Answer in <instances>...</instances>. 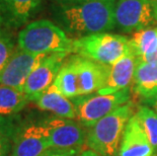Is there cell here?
Here are the masks:
<instances>
[{
    "label": "cell",
    "mask_w": 157,
    "mask_h": 156,
    "mask_svg": "<svg viewBox=\"0 0 157 156\" xmlns=\"http://www.w3.org/2000/svg\"><path fill=\"white\" fill-rule=\"evenodd\" d=\"M117 0L56 3L51 13L56 25L67 35L82 36L108 32L115 29V6Z\"/></svg>",
    "instance_id": "cell-1"
},
{
    "label": "cell",
    "mask_w": 157,
    "mask_h": 156,
    "mask_svg": "<svg viewBox=\"0 0 157 156\" xmlns=\"http://www.w3.org/2000/svg\"><path fill=\"white\" fill-rule=\"evenodd\" d=\"M17 47L32 54H71L73 40L58 25L49 19H38L22 28L17 35Z\"/></svg>",
    "instance_id": "cell-2"
},
{
    "label": "cell",
    "mask_w": 157,
    "mask_h": 156,
    "mask_svg": "<svg viewBox=\"0 0 157 156\" xmlns=\"http://www.w3.org/2000/svg\"><path fill=\"white\" fill-rule=\"evenodd\" d=\"M133 112L134 105L128 101L89 128L86 136L88 148L101 156H119L124 132Z\"/></svg>",
    "instance_id": "cell-3"
},
{
    "label": "cell",
    "mask_w": 157,
    "mask_h": 156,
    "mask_svg": "<svg viewBox=\"0 0 157 156\" xmlns=\"http://www.w3.org/2000/svg\"><path fill=\"white\" fill-rule=\"evenodd\" d=\"M72 53L109 66L133 52L129 38L101 32L74 39Z\"/></svg>",
    "instance_id": "cell-4"
},
{
    "label": "cell",
    "mask_w": 157,
    "mask_h": 156,
    "mask_svg": "<svg viewBox=\"0 0 157 156\" xmlns=\"http://www.w3.org/2000/svg\"><path fill=\"white\" fill-rule=\"evenodd\" d=\"M76 109V119L83 127L91 128L113 111L130 101V88L109 94L92 93L71 98Z\"/></svg>",
    "instance_id": "cell-5"
},
{
    "label": "cell",
    "mask_w": 157,
    "mask_h": 156,
    "mask_svg": "<svg viewBox=\"0 0 157 156\" xmlns=\"http://www.w3.org/2000/svg\"><path fill=\"white\" fill-rule=\"evenodd\" d=\"M115 22L125 32L156 28L157 0H117Z\"/></svg>",
    "instance_id": "cell-6"
},
{
    "label": "cell",
    "mask_w": 157,
    "mask_h": 156,
    "mask_svg": "<svg viewBox=\"0 0 157 156\" xmlns=\"http://www.w3.org/2000/svg\"><path fill=\"white\" fill-rule=\"evenodd\" d=\"M50 148L80 149L86 143L83 126L71 119L49 116L38 120Z\"/></svg>",
    "instance_id": "cell-7"
},
{
    "label": "cell",
    "mask_w": 157,
    "mask_h": 156,
    "mask_svg": "<svg viewBox=\"0 0 157 156\" xmlns=\"http://www.w3.org/2000/svg\"><path fill=\"white\" fill-rule=\"evenodd\" d=\"M69 56L66 53H56L47 55L26 80L23 92L28 95L29 101L36 99L54 83L60 69Z\"/></svg>",
    "instance_id": "cell-8"
},
{
    "label": "cell",
    "mask_w": 157,
    "mask_h": 156,
    "mask_svg": "<svg viewBox=\"0 0 157 156\" xmlns=\"http://www.w3.org/2000/svg\"><path fill=\"white\" fill-rule=\"evenodd\" d=\"M47 55L32 54L18 47L0 75V85L9 86L23 91L29 76L38 67Z\"/></svg>",
    "instance_id": "cell-9"
},
{
    "label": "cell",
    "mask_w": 157,
    "mask_h": 156,
    "mask_svg": "<svg viewBox=\"0 0 157 156\" xmlns=\"http://www.w3.org/2000/svg\"><path fill=\"white\" fill-rule=\"evenodd\" d=\"M69 57L77 74L79 95L98 93L105 84L109 66L76 54Z\"/></svg>",
    "instance_id": "cell-10"
},
{
    "label": "cell",
    "mask_w": 157,
    "mask_h": 156,
    "mask_svg": "<svg viewBox=\"0 0 157 156\" xmlns=\"http://www.w3.org/2000/svg\"><path fill=\"white\" fill-rule=\"evenodd\" d=\"M50 149L38 121H23L15 135L9 156H41Z\"/></svg>",
    "instance_id": "cell-11"
},
{
    "label": "cell",
    "mask_w": 157,
    "mask_h": 156,
    "mask_svg": "<svg viewBox=\"0 0 157 156\" xmlns=\"http://www.w3.org/2000/svg\"><path fill=\"white\" fill-rule=\"evenodd\" d=\"M42 0H0V25L17 31L41 10Z\"/></svg>",
    "instance_id": "cell-12"
},
{
    "label": "cell",
    "mask_w": 157,
    "mask_h": 156,
    "mask_svg": "<svg viewBox=\"0 0 157 156\" xmlns=\"http://www.w3.org/2000/svg\"><path fill=\"white\" fill-rule=\"evenodd\" d=\"M155 151L134 114L127 123L119 156H154Z\"/></svg>",
    "instance_id": "cell-13"
},
{
    "label": "cell",
    "mask_w": 157,
    "mask_h": 156,
    "mask_svg": "<svg viewBox=\"0 0 157 156\" xmlns=\"http://www.w3.org/2000/svg\"><path fill=\"white\" fill-rule=\"evenodd\" d=\"M137 65L138 59L133 53H130L113 65H109L105 84L98 93L109 94L130 88V85L134 80Z\"/></svg>",
    "instance_id": "cell-14"
},
{
    "label": "cell",
    "mask_w": 157,
    "mask_h": 156,
    "mask_svg": "<svg viewBox=\"0 0 157 156\" xmlns=\"http://www.w3.org/2000/svg\"><path fill=\"white\" fill-rule=\"evenodd\" d=\"M40 109L52 112L54 116L66 119H76V109L72 101L63 95L53 83L36 99Z\"/></svg>",
    "instance_id": "cell-15"
},
{
    "label": "cell",
    "mask_w": 157,
    "mask_h": 156,
    "mask_svg": "<svg viewBox=\"0 0 157 156\" xmlns=\"http://www.w3.org/2000/svg\"><path fill=\"white\" fill-rule=\"evenodd\" d=\"M130 45L138 63L157 64V26L134 32Z\"/></svg>",
    "instance_id": "cell-16"
},
{
    "label": "cell",
    "mask_w": 157,
    "mask_h": 156,
    "mask_svg": "<svg viewBox=\"0 0 157 156\" xmlns=\"http://www.w3.org/2000/svg\"><path fill=\"white\" fill-rule=\"evenodd\" d=\"M133 82L135 93L142 101L157 96V64L138 63Z\"/></svg>",
    "instance_id": "cell-17"
},
{
    "label": "cell",
    "mask_w": 157,
    "mask_h": 156,
    "mask_svg": "<svg viewBox=\"0 0 157 156\" xmlns=\"http://www.w3.org/2000/svg\"><path fill=\"white\" fill-rule=\"evenodd\" d=\"M29 102L25 92L19 89L0 85V117L18 115Z\"/></svg>",
    "instance_id": "cell-18"
},
{
    "label": "cell",
    "mask_w": 157,
    "mask_h": 156,
    "mask_svg": "<svg viewBox=\"0 0 157 156\" xmlns=\"http://www.w3.org/2000/svg\"><path fill=\"white\" fill-rule=\"evenodd\" d=\"M54 85L63 95L70 99L79 96L77 74L69 56L60 69L54 81Z\"/></svg>",
    "instance_id": "cell-19"
},
{
    "label": "cell",
    "mask_w": 157,
    "mask_h": 156,
    "mask_svg": "<svg viewBox=\"0 0 157 156\" xmlns=\"http://www.w3.org/2000/svg\"><path fill=\"white\" fill-rule=\"evenodd\" d=\"M22 119L18 115L0 117V156L10 155L12 144Z\"/></svg>",
    "instance_id": "cell-20"
},
{
    "label": "cell",
    "mask_w": 157,
    "mask_h": 156,
    "mask_svg": "<svg viewBox=\"0 0 157 156\" xmlns=\"http://www.w3.org/2000/svg\"><path fill=\"white\" fill-rule=\"evenodd\" d=\"M150 143L157 151V114L148 105H140L135 112Z\"/></svg>",
    "instance_id": "cell-21"
},
{
    "label": "cell",
    "mask_w": 157,
    "mask_h": 156,
    "mask_svg": "<svg viewBox=\"0 0 157 156\" xmlns=\"http://www.w3.org/2000/svg\"><path fill=\"white\" fill-rule=\"evenodd\" d=\"M17 48V36L14 31L0 25V75Z\"/></svg>",
    "instance_id": "cell-22"
},
{
    "label": "cell",
    "mask_w": 157,
    "mask_h": 156,
    "mask_svg": "<svg viewBox=\"0 0 157 156\" xmlns=\"http://www.w3.org/2000/svg\"><path fill=\"white\" fill-rule=\"evenodd\" d=\"M80 149H56L50 148L41 156H76Z\"/></svg>",
    "instance_id": "cell-23"
},
{
    "label": "cell",
    "mask_w": 157,
    "mask_h": 156,
    "mask_svg": "<svg viewBox=\"0 0 157 156\" xmlns=\"http://www.w3.org/2000/svg\"><path fill=\"white\" fill-rule=\"evenodd\" d=\"M143 102H145L148 105L152 108V109H154V112L157 114V96H154L152 98H149V99H145L143 101Z\"/></svg>",
    "instance_id": "cell-24"
},
{
    "label": "cell",
    "mask_w": 157,
    "mask_h": 156,
    "mask_svg": "<svg viewBox=\"0 0 157 156\" xmlns=\"http://www.w3.org/2000/svg\"><path fill=\"white\" fill-rule=\"evenodd\" d=\"M56 3H71V2H87V1H98V0H53Z\"/></svg>",
    "instance_id": "cell-25"
},
{
    "label": "cell",
    "mask_w": 157,
    "mask_h": 156,
    "mask_svg": "<svg viewBox=\"0 0 157 156\" xmlns=\"http://www.w3.org/2000/svg\"><path fill=\"white\" fill-rule=\"evenodd\" d=\"M78 156H101V155H99L98 153H96L94 151L90 150V149H87V150L82 151L81 153L78 154Z\"/></svg>",
    "instance_id": "cell-26"
}]
</instances>
